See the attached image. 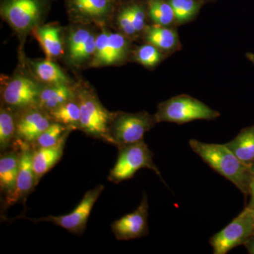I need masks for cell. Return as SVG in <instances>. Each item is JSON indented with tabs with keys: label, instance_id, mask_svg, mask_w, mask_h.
I'll return each mask as SVG.
<instances>
[{
	"label": "cell",
	"instance_id": "1",
	"mask_svg": "<svg viewBox=\"0 0 254 254\" xmlns=\"http://www.w3.org/2000/svg\"><path fill=\"white\" fill-rule=\"evenodd\" d=\"M190 146L210 168L231 182L245 197L250 195L251 168L242 163L225 144L190 139Z\"/></svg>",
	"mask_w": 254,
	"mask_h": 254
},
{
	"label": "cell",
	"instance_id": "2",
	"mask_svg": "<svg viewBox=\"0 0 254 254\" xmlns=\"http://www.w3.org/2000/svg\"><path fill=\"white\" fill-rule=\"evenodd\" d=\"M74 88L81 110L80 130L87 136L108 143V131L113 113L103 106L91 87L79 83Z\"/></svg>",
	"mask_w": 254,
	"mask_h": 254
},
{
	"label": "cell",
	"instance_id": "3",
	"mask_svg": "<svg viewBox=\"0 0 254 254\" xmlns=\"http://www.w3.org/2000/svg\"><path fill=\"white\" fill-rule=\"evenodd\" d=\"M51 0H1V18L24 41L48 12Z\"/></svg>",
	"mask_w": 254,
	"mask_h": 254
},
{
	"label": "cell",
	"instance_id": "4",
	"mask_svg": "<svg viewBox=\"0 0 254 254\" xmlns=\"http://www.w3.org/2000/svg\"><path fill=\"white\" fill-rule=\"evenodd\" d=\"M154 115L158 123L183 125L195 120H215L220 114L196 98L183 94L160 103Z\"/></svg>",
	"mask_w": 254,
	"mask_h": 254
},
{
	"label": "cell",
	"instance_id": "5",
	"mask_svg": "<svg viewBox=\"0 0 254 254\" xmlns=\"http://www.w3.org/2000/svg\"><path fill=\"white\" fill-rule=\"evenodd\" d=\"M155 115L145 111L113 113L108 131V143L118 148L143 141L145 133L155 126Z\"/></svg>",
	"mask_w": 254,
	"mask_h": 254
},
{
	"label": "cell",
	"instance_id": "6",
	"mask_svg": "<svg viewBox=\"0 0 254 254\" xmlns=\"http://www.w3.org/2000/svg\"><path fill=\"white\" fill-rule=\"evenodd\" d=\"M118 149V159L108 176L109 181L118 184L130 180L138 170L143 168L153 170L163 180L160 170L153 162L154 154L144 140L125 145Z\"/></svg>",
	"mask_w": 254,
	"mask_h": 254
},
{
	"label": "cell",
	"instance_id": "7",
	"mask_svg": "<svg viewBox=\"0 0 254 254\" xmlns=\"http://www.w3.org/2000/svg\"><path fill=\"white\" fill-rule=\"evenodd\" d=\"M42 86L23 73L15 74L1 86V104L16 112L38 107Z\"/></svg>",
	"mask_w": 254,
	"mask_h": 254
},
{
	"label": "cell",
	"instance_id": "8",
	"mask_svg": "<svg viewBox=\"0 0 254 254\" xmlns=\"http://www.w3.org/2000/svg\"><path fill=\"white\" fill-rule=\"evenodd\" d=\"M253 235V210L247 206L225 228L214 235L209 243L213 248L214 254H226L233 249L245 245Z\"/></svg>",
	"mask_w": 254,
	"mask_h": 254
},
{
	"label": "cell",
	"instance_id": "9",
	"mask_svg": "<svg viewBox=\"0 0 254 254\" xmlns=\"http://www.w3.org/2000/svg\"><path fill=\"white\" fill-rule=\"evenodd\" d=\"M104 189L105 187L103 185H98L94 189L88 190L76 208L71 213L66 215L48 216L39 219L25 218L33 222V223L41 222H50L57 226L63 227L73 235H81L86 229L92 209L93 208L95 202L98 199Z\"/></svg>",
	"mask_w": 254,
	"mask_h": 254
},
{
	"label": "cell",
	"instance_id": "10",
	"mask_svg": "<svg viewBox=\"0 0 254 254\" xmlns=\"http://www.w3.org/2000/svg\"><path fill=\"white\" fill-rule=\"evenodd\" d=\"M66 6L76 24L104 25L113 16L115 0H66Z\"/></svg>",
	"mask_w": 254,
	"mask_h": 254
},
{
	"label": "cell",
	"instance_id": "11",
	"mask_svg": "<svg viewBox=\"0 0 254 254\" xmlns=\"http://www.w3.org/2000/svg\"><path fill=\"white\" fill-rule=\"evenodd\" d=\"M97 33L88 25L76 24L68 31L66 53L69 63L76 67L91 64L94 57Z\"/></svg>",
	"mask_w": 254,
	"mask_h": 254
},
{
	"label": "cell",
	"instance_id": "12",
	"mask_svg": "<svg viewBox=\"0 0 254 254\" xmlns=\"http://www.w3.org/2000/svg\"><path fill=\"white\" fill-rule=\"evenodd\" d=\"M14 143L20 150V164L16 186L14 191L5 198V207H9L16 203L25 201L30 193L37 186L36 177L32 165L33 148L24 142L15 140Z\"/></svg>",
	"mask_w": 254,
	"mask_h": 254
},
{
	"label": "cell",
	"instance_id": "13",
	"mask_svg": "<svg viewBox=\"0 0 254 254\" xmlns=\"http://www.w3.org/2000/svg\"><path fill=\"white\" fill-rule=\"evenodd\" d=\"M148 199L144 193L141 203L134 211L112 223L111 230L115 238L119 241H128L148 236Z\"/></svg>",
	"mask_w": 254,
	"mask_h": 254
},
{
	"label": "cell",
	"instance_id": "14",
	"mask_svg": "<svg viewBox=\"0 0 254 254\" xmlns=\"http://www.w3.org/2000/svg\"><path fill=\"white\" fill-rule=\"evenodd\" d=\"M53 123L48 112L39 107L17 112L15 140L31 145Z\"/></svg>",
	"mask_w": 254,
	"mask_h": 254
},
{
	"label": "cell",
	"instance_id": "15",
	"mask_svg": "<svg viewBox=\"0 0 254 254\" xmlns=\"http://www.w3.org/2000/svg\"><path fill=\"white\" fill-rule=\"evenodd\" d=\"M70 133L71 132H68L58 144L53 146L33 149L32 165L36 177L37 185L41 178L51 169L54 168L61 160L66 140Z\"/></svg>",
	"mask_w": 254,
	"mask_h": 254
},
{
	"label": "cell",
	"instance_id": "16",
	"mask_svg": "<svg viewBox=\"0 0 254 254\" xmlns=\"http://www.w3.org/2000/svg\"><path fill=\"white\" fill-rule=\"evenodd\" d=\"M20 150L16 143L0 156V188L5 198L14 191L19 169Z\"/></svg>",
	"mask_w": 254,
	"mask_h": 254
},
{
	"label": "cell",
	"instance_id": "17",
	"mask_svg": "<svg viewBox=\"0 0 254 254\" xmlns=\"http://www.w3.org/2000/svg\"><path fill=\"white\" fill-rule=\"evenodd\" d=\"M44 51L47 59L54 60L64 53L63 30L54 24L40 25L32 31Z\"/></svg>",
	"mask_w": 254,
	"mask_h": 254
},
{
	"label": "cell",
	"instance_id": "18",
	"mask_svg": "<svg viewBox=\"0 0 254 254\" xmlns=\"http://www.w3.org/2000/svg\"><path fill=\"white\" fill-rule=\"evenodd\" d=\"M143 34L147 43L156 47L163 53L175 51L180 47L178 33L169 26L158 24L147 26Z\"/></svg>",
	"mask_w": 254,
	"mask_h": 254
},
{
	"label": "cell",
	"instance_id": "19",
	"mask_svg": "<svg viewBox=\"0 0 254 254\" xmlns=\"http://www.w3.org/2000/svg\"><path fill=\"white\" fill-rule=\"evenodd\" d=\"M130 40L122 33L109 31L100 66H111L123 63L129 53Z\"/></svg>",
	"mask_w": 254,
	"mask_h": 254
},
{
	"label": "cell",
	"instance_id": "20",
	"mask_svg": "<svg viewBox=\"0 0 254 254\" xmlns=\"http://www.w3.org/2000/svg\"><path fill=\"white\" fill-rule=\"evenodd\" d=\"M74 86L68 84H44L42 86L38 107L49 112L74 98Z\"/></svg>",
	"mask_w": 254,
	"mask_h": 254
},
{
	"label": "cell",
	"instance_id": "21",
	"mask_svg": "<svg viewBox=\"0 0 254 254\" xmlns=\"http://www.w3.org/2000/svg\"><path fill=\"white\" fill-rule=\"evenodd\" d=\"M225 145L233 152L242 163L248 167L254 165V124L245 127L232 141Z\"/></svg>",
	"mask_w": 254,
	"mask_h": 254
},
{
	"label": "cell",
	"instance_id": "22",
	"mask_svg": "<svg viewBox=\"0 0 254 254\" xmlns=\"http://www.w3.org/2000/svg\"><path fill=\"white\" fill-rule=\"evenodd\" d=\"M29 63L36 79L43 84L71 85L67 75L53 60H35Z\"/></svg>",
	"mask_w": 254,
	"mask_h": 254
},
{
	"label": "cell",
	"instance_id": "23",
	"mask_svg": "<svg viewBox=\"0 0 254 254\" xmlns=\"http://www.w3.org/2000/svg\"><path fill=\"white\" fill-rule=\"evenodd\" d=\"M54 123L64 125L71 129L80 130L81 110L76 95L58 108L48 113Z\"/></svg>",
	"mask_w": 254,
	"mask_h": 254
},
{
	"label": "cell",
	"instance_id": "24",
	"mask_svg": "<svg viewBox=\"0 0 254 254\" xmlns=\"http://www.w3.org/2000/svg\"><path fill=\"white\" fill-rule=\"evenodd\" d=\"M17 112L1 104L0 109V150L12 148L16 139Z\"/></svg>",
	"mask_w": 254,
	"mask_h": 254
},
{
	"label": "cell",
	"instance_id": "25",
	"mask_svg": "<svg viewBox=\"0 0 254 254\" xmlns=\"http://www.w3.org/2000/svg\"><path fill=\"white\" fill-rule=\"evenodd\" d=\"M148 15L155 24L170 26L175 22L173 8L165 0H149Z\"/></svg>",
	"mask_w": 254,
	"mask_h": 254
},
{
	"label": "cell",
	"instance_id": "26",
	"mask_svg": "<svg viewBox=\"0 0 254 254\" xmlns=\"http://www.w3.org/2000/svg\"><path fill=\"white\" fill-rule=\"evenodd\" d=\"M73 130L60 123H53L48 128L41 133L36 141L32 143L33 149L41 148H48L58 144L62 138L68 132Z\"/></svg>",
	"mask_w": 254,
	"mask_h": 254
},
{
	"label": "cell",
	"instance_id": "27",
	"mask_svg": "<svg viewBox=\"0 0 254 254\" xmlns=\"http://www.w3.org/2000/svg\"><path fill=\"white\" fill-rule=\"evenodd\" d=\"M165 55L156 47L147 43L138 46L133 52V59L145 67L153 68L163 61Z\"/></svg>",
	"mask_w": 254,
	"mask_h": 254
},
{
	"label": "cell",
	"instance_id": "28",
	"mask_svg": "<svg viewBox=\"0 0 254 254\" xmlns=\"http://www.w3.org/2000/svg\"><path fill=\"white\" fill-rule=\"evenodd\" d=\"M173 8L175 22L183 24L189 22L198 14L201 4L198 0H169Z\"/></svg>",
	"mask_w": 254,
	"mask_h": 254
},
{
	"label": "cell",
	"instance_id": "29",
	"mask_svg": "<svg viewBox=\"0 0 254 254\" xmlns=\"http://www.w3.org/2000/svg\"><path fill=\"white\" fill-rule=\"evenodd\" d=\"M127 9L137 34L139 35L140 33H143L146 28V16L144 9L141 5L136 4L128 5L127 6Z\"/></svg>",
	"mask_w": 254,
	"mask_h": 254
},
{
	"label": "cell",
	"instance_id": "30",
	"mask_svg": "<svg viewBox=\"0 0 254 254\" xmlns=\"http://www.w3.org/2000/svg\"><path fill=\"white\" fill-rule=\"evenodd\" d=\"M117 24L121 33L130 39L136 38L137 34L134 26L131 22V18L127 11V6L123 8L117 16Z\"/></svg>",
	"mask_w": 254,
	"mask_h": 254
},
{
	"label": "cell",
	"instance_id": "31",
	"mask_svg": "<svg viewBox=\"0 0 254 254\" xmlns=\"http://www.w3.org/2000/svg\"><path fill=\"white\" fill-rule=\"evenodd\" d=\"M251 171H252V180H251L250 187V195L251 198L248 206L251 208H253L254 207V165L251 167Z\"/></svg>",
	"mask_w": 254,
	"mask_h": 254
},
{
	"label": "cell",
	"instance_id": "32",
	"mask_svg": "<svg viewBox=\"0 0 254 254\" xmlns=\"http://www.w3.org/2000/svg\"><path fill=\"white\" fill-rule=\"evenodd\" d=\"M244 246L249 254H254V235L251 237Z\"/></svg>",
	"mask_w": 254,
	"mask_h": 254
},
{
	"label": "cell",
	"instance_id": "33",
	"mask_svg": "<svg viewBox=\"0 0 254 254\" xmlns=\"http://www.w3.org/2000/svg\"><path fill=\"white\" fill-rule=\"evenodd\" d=\"M246 56H247V59L250 60V62H252V63H253L254 65V53H247V54H246Z\"/></svg>",
	"mask_w": 254,
	"mask_h": 254
},
{
	"label": "cell",
	"instance_id": "34",
	"mask_svg": "<svg viewBox=\"0 0 254 254\" xmlns=\"http://www.w3.org/2000/svg\"><path fill=\"white\" fill-rule=\"evenodd\" d=\"M252 210H253V215H254V207L253 208H252Z\"/></svg>",
	"mask_w": 254,
	"mask_h": 254
}]
</instances>
